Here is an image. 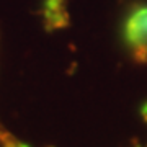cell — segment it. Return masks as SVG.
<instances>
[{"mask_svg":"<svg viewBox=\"0 0 147 147\" xmlns=\"http://www.w3.org/2000/svg\"><path fill=\"white\" fill-rule=\"evenodd\" d=\"M142 116H144V119L147 121V103L142 106Z\"/></svg>","mask_w":147,"mask_h":147,"instance_id":"277c9868","label":"cell"},{"mask_svg":"<svg viewBox=\"0 0 147 147\" xmlns=\"http://www.w3.org/2000/svg\"><path fill=\"white\" fill-rule=\"evenodd\" d=\"M41 16L47 31H56L69 25L67 0H44L41 7Z\"/></svg>","mask_w":147,"mask_h":147,"instance_id":"7a4b0ae2","label":"cell"},{"mask_svg":"<svg viewBox=\"0 0 147 147\" xmlns=\"http://www.w3.org/2000/svg\"><path fill=\"white\" fill-rule=\"evenodd\" d=\"M0 146L2 147H28L26 144H23L21 141H18L13 134L5 131L2 126H0Z\"/></svg>","mask_w":147,"mask_h":147,"instance_id":"3957f363","label":"cell"},{"mask_svg":"<svg viewBox=\"0 0 147 147\" xmlns=\"http://www.w3.org/2000/svg\"><path fill=\"white\" fill-rule=\"evenodd\" d=\"M123 39L137 64H147V5L139 3L127 11L123 23Z\"/></svg>","mask_w":147,"mask_h":147,"instance_id":"6da1fadb","label":"cell"}]
</instances>
